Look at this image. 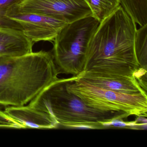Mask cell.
Segmentation results:
<instances>
[{"label":"cell","instance_id":"1","mask_svg":"<svg viewBox=\"0 0 147 147\" xmlns=\"http://www.w3.org/2000/svg\"><path fill=\"white\" fill-rule=\"evenodd\" d=\"M136 24L120 5L101 21L91 38L83 72L135 76L141 69L136 57Z\"/></svg>","mask_w":147,"mask_h":147},{"label":"cell","instance_id":"2","mask_svg":"<svg viewBox=\"0 0 147 147\" xmlns=\"http://www.w3.org/2000/svg\"><path fill=\"white\" fill-rule=\"evenodd\" d=\"M53 55L41 51L17 57L0 56V105L22 106L58 79Z\"/></svg>","mask_w":147,"mask_h":147},{"label":"cell","instance_id":"13","mask_svg":"<svg viewBox=\"0 0 147 147\" xmlns=\"http://www.w3.org/2000/svg\"><path fill=\"white\" fill-rule=\"evenodd\" d=\"M135 50L140 68L147 70V24L137 29L135 38Z\"/></svg>","mask_w":147,"mask_h":147},{"label":"cell","instance_id":"4","mask_svg":"<svg viewBox=\"0 0 147 147\" xmlns=\"http://www.w3.org/2000/svg\"><path fill=\"white\" fill-rule=\"evenodd\" d=\"M99 24L91 16L67 24L60 31L54 41L53 55L60 73L74 76L83 72L88 46Z\"/></svg>","mask_w":147,"mask_h":147},{"label":"cell","instance_id":"9","mask_svg":"<svg viewBox=\"0 0 147 147\" xmlns=\"http://www.w3.org/2000/svg\"><path fill=\"white\" fill-rule=\"evenodd\" d=\"M4 112L22 125L24 129H54L59 126L49 113L28 105L8 107L5 108Z\"/></svg>","mask_w":147,"mask_h":147},{"label":"cell","instance_id":"5","mask_svg":"<svg viewBox=\"0 0 147 147\" xmlns=\"http://www.w3.org/2000/svg\"><path fill=\"white\" fill-rule=\"evenodd\" d=\"M67 88L86 105L97 110L147 117V94H129L100 88L85 81L79 75L67 78Z\"/></svg>","mask_w":147,"mask_h":147},{"label":"cell","instance_id":"6","mask_svg":"<svg viewBox=\"0 0 147 147\" xmlns=\"http://www.w3.org/2000/svg\"><path fill=\"white\" fill-rule=\"evenodd\" d=\"M13 7L21 12L54 17L67 24L92 16L85 0H19Z\"/></svg>","mask_w":147,"mask_h":147},{"label":"cell","instance_id":"10","mask_svg":"<svg viewBox=\"0 0 147 147\" xmlns=\"http://www.w3.org/2000/svg\"><path fill=\"white\" fill-rule=\"evenodd\" d=\"M33 42L20 30L0 27V56L17 57L32 52Z\"/></svg>","mask_w":147,"mask_h":147},{"label":"cell","instance_id":"15","mask_svg":"<svg viewBox=\"0 0 147 147\" xmlns=\"http://www.w3.org/2000/svg\"><path fill=\"white\" fill-rule=\"evenodd\" d=\"M0 128L24 129L22 125L8 116L4 111H0Z\"/></svg>","mask_w":147,"mask_h":147},{"label":"cell","instance_id":"11","mask_svg":"<svg viewBox=\"0 0 147 147\" xmlns=\"http://www.w3.org/2000/svg\"><path fill=\"white\" fill-rule=\"evenodd\" d=\"M121 6L140 26L147 24V0H120Z\"/></svg>","mask_w":147,"mask_h":147},{"label":"cell","instance_id":"3","mask_svg":"<svg viewBox=\"0 0 147 147\" xmlns=\"http://www.w3.org/2000/svg\"><path fill=\"white\" fill-rule=\"evenodd\" d=\"M67 79H57L44 88L28 105L47 113L58 125L102 129L115 120L129 117L125 113L99 111L86 105L68 90Z\"/></svg>","mask_w":147,"mask_h":147},{"label":"cell","instance_id":"14","mask_svg":"<svg viewBox=\"0 0 147 147\" xmlns=\"http://www.w3.org/2000/svg\"><path fill=\"white\" fill-rule=\"evenodd\" d=\"M19 0H0V27L13 28L22 31L18 23L6 16L7 10L14 6Z\"/></svg>","mask_w":147,"mask_h":147},{"label":"cell","instance_id":"7","mask_svg":"<svg viewBox=\"0 0 147 147\" xmlns=\"http://www.w3.org/2000/svg\"><path fill=\"white\" fill-rule=\"evenodd\" d=\"M13 6L7 10V17L18 23L24 34L33 42L54 41L60 31L67 24L63 20L54 17L21 12Z\"/></svg>","mask_w":147,"mask_h":147},{"label":"cell","instance_id":"12","mask_svg":"<svg viewBox=\"0 0 147 147\" xmlns=\"http://www.w3.org/2000/svg\"><path fill=\"white\" fill-rule=\"evenodd\" d=\"M92 17L99 23L115 11L120 5V0H85Z\"/></svg>","mask_w":147,"mask_h":147},{"label":"cell","instance_id":"8","mask_svg":"<svg viewBox=\"0 0 147 147\" xmlns=\"http://www.w3.org/2000/svg\"><path fill=\"white\" fill-rule=\"evenodd\" d=\"M80 77L94 86L111 91L129 94H147L135 76H108L82 72Z\"/></svg>","mask_w":147,"mask_h":147}]
</instances>
